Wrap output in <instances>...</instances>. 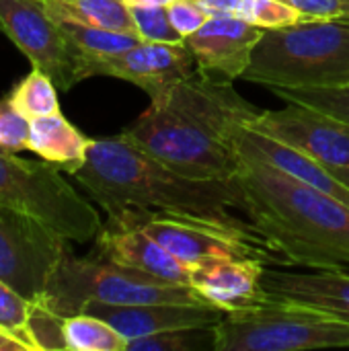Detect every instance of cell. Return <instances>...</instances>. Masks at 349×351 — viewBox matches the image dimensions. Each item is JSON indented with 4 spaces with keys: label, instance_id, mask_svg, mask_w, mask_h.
<instances>
[{
    "label": "cell",
    "instance_id": "6da1fadb",
    "mask_svg": "<svg viewBox=\"0 0 349 351\" xmlns=\"http://www.w3.org/2000/svg\"><path fill=\"white\" fill-rule=\"evenodd\" d=\"M70 177L105 210L111 224L140 226L150 218L165 216L206 222L265 241L251 222L232 214V208L241 212L245 208V195L234 177H187L130 142L123 134L93 138L84 162Z\"/></svg>",
    "mask_w": 349,
    "mask_h": 351
},
{
    "label": "cell",
    "instance_id": "7a4b0ae2",
    "mask_svg": "<svg viewBox=\"0 0 349 351\" xmlns=\"http://www.w3.org/2000/svg\"><path fill=\"white\" fill-rule=\"evenodd\" d=\"M232 82L200 70L150 99L148 109L121 134L193 179H232L241 167L239 132L259 113Z\"/></svg>",
    "mask_w": 349,
    "mask_h": 351
},
{
    "label": "cell",
    "instance_id": "3957f363",
    "mask_svg": "<svg viewBox=\"0 0 349 351\" xmlns=\"http://www.w3.org/2000/svg\"><path fill=\"white\" fill-rule=\"evenodd\" d=\"M234 179L245 195L243 212L286 265H349L348 204L249 156H241Z\"/></svg>",
    "mask_w": 349,
    "mask_h": 351
},
{
    "label": "cell",
    "instance_id": "277c9868",
    "mask_svg": "<svg viewBox=\"0 0 349 351\" xmlns=\"http://www.w3.org/2000/svg\"><path fill=\"white\" fill-rule=\"evenodd\" d=\"M245 80L272 88L349 84V19H306L265 29Z\"/></svg>",
    "mask_w": 349,
    "mask_h": 351
},
{
    "label": "cell",
    "instance_id": "5b68a950",
    "mask_svg": "<svg viewBox=\"0 0 349 351\" xmlns=\"http://www.w3.org/2000/svg\"><path fill=\"white\" fill-rule=\"evenodd\" d=\"M41 302L62 317H70L82 313L91 302L150 304L204 300L191 286L171 284L140 269L113 263L95 251L84 257H76L68 245Z\"/></svg>",
    "mask_w": 349,
    "mask_h": 351
},
{
    "label": "cell",
    "instance_id": "8992f818",
    "mask_svg": "<svg viewBox=\"0 0 349 351\" xmlns=\"http://www.w3.org/2000/svg\"><path fill=\"white\" fill-rule=\"evenodd\" d=\"M0 206L29 214L70 243H91L103 228L101 216L47 160H25L0 152Z\"/></svg>",
    "mask_w": 349,
    "mask_h": 351
},
{
    "label": "cell",
    "instance_id": "52a82bcc",
    "mask_svg": "<svg viewBox=\"0 0 349 351\" xmlns=\"http://www.w3.org/2000/svg\"><path fill=\"white\" fill-rule=\"evenodd\" d=\"M218 351H311L349 348V323L304 304L269 298L226 313L216 325Z\"/></svg>",
    "mask_w": 349,
    "mask_h": 351
},
{
    "label": "cell",
    "instance_id": "ba28073f",
    "mask_svg": "<svg viewBox=\"0 0 349 351\" xmlns=\"http://www.w3.org/2000/svg\"><path fill=\"white\" fill-rule=\"evenodd\" d=\"M70 241L37 218L0 206V280L27 300H41Z\"/></svg>",
    "mask_w": 349,
    "mask_h": 351
},
{
    "label": "cell",
    "instance_id": "9c48e42d",
    "mask_svg": "<svg viewBox=\"0 0 349 351\" xmlns=\"http://www.w3.org/2000/svg\"><path fill=\"white\" fill-rule=\"evenodd\" d=\"M0 31L27 56L31 66L49 74L60 90L82 82L78 56L43 0H0Z\"/></svg>",
    "mask_w": 349,
    "mask_h": 351
},
{
    "label": "cell",
    "instance_id": "30bf717a",
    "mask_svg": "<svg viewBox=\"0 0 349 351\" xmlns=\"http://www.w3.org/2000/svg\"><path fill=\"white\" fill-rule=\"evenodd\" d=\"M259 111L247 128L288 144L329 169H349V123L304 103Z\"/></svg>",
    "mask_w": 349,
    "mask_h": 351
},
{
    "label": "cell",
    "instance_id": "8fae6325",
    "mask_svg": "<svg viewBox=\"0 0 349 351\" xmlns=\"http://www.w3.org/2000/svg\"><path fill=\"white\" fill-rule=\"evenodd\" d=\"M140 228L189 267L210 257H239L257 259L265 265H286V259L265 241L249 239L214 224L156 216L142 222Z\"/></svg>",
    "mask_w": 349,
    "mask_h": 351
},
{
    "label": "cell",
    "instance_id": "7c38bea8",
    "mask_svg": "<svg viewBox=\"0 0 349 351\" xmlns=\"http://www.w3.org/2000/svg\"><path fill=\"white\" fill-rule=\"evenodd\" d=\"M197 72V64L183 43H154L140 41L134 47L105 58L84 64L82 80L91 76H111L119 80H128L142 88L150 99L167 93L171 86L181 80L193 76Z\"/></svg>",
    "mask_w": 349,
    "mask_h": 351
},
{
    "label": "cell",
    "instance_id": "4fadbf2b",
    "mask_svg": "<svg viewBox=\"0 0 349 351\" xmlns=\"http://www.w3.org/2000/svg\"><path fill=\"white\" fill-rule=\"evenodd\" d=\"M263 31L234 14H212L183 41L202 74L232 82L247 72Z\"/></svg>",
    "mask_w": 349,
    "mask_h": 351
},
{
    "label": "cell",
    "instance_id": "5bb4252c",
    "mask_svg": "<svg viewBox=\"0 0 349 351\" xmlns=\"http://www.w3.org/2000/svg\"><path fill=\"white\" fill-rule=\"evenodd\" d=\"M265 263L239 257H210L189 267V286L195 294L224 313L255 308L269 300L263 290Z\"/></svg>",
    "mask_w": 349,
    "mask_h": 351
},
{
    "label": "cell",
    "instance_id": "9a60e30c",
    "mask_svg": "<svg viewBox=\"0 0 349 351\" xmlns=\"http://www.w3.org/2000/svg\"><path fill=\"white\" fill-rule=\"evenodd\" d=\"M82 313L109 323L128 341L185 327L218 325L224 311L206 302H150V304H101L91 302Z\"/></svg>",
    "mask_w": 349,
    "mask_h": 351
},
{
    "label": "cell",
    "instance_id": "2e32d148",
    "mask_svg": "<svg viewBox=\"0 0 349 351\" xmlns=\"http://www.w3.org/2000/svg\"><path fill=\"white\" fill-rule=\"evenodd\" d=\"M93 243V251L113 263L140 269L171 284L189 286V265L179 261L140 226L107 222Z\"/></svg>",
    "mask_w": 349,
    "mask_h": 351
},
{
    "label": "cell",
    "instance_id": "e0dca14e",
    "mask_svg": "<svg viewBox=\"0 0 349 351\" xmlns=\"http://www.w3.org/2000/svg\"><path fill=\"white\" fill-rule=\"evenodd\" d=\"M261 284L269 298L304 304L349 323V274L341 269L296 274L265 265Z\"/></svg>",
    "mask_w": 349,
    "mask_h": 351
},
{
    "label": "cell",
    "instance_id": "ac0fdd59",
    "mask_svg": "<svg viewBox=\"0 0 349 351\" xmlns=\"http://www.w3.org/2000/svg\"><path fill=\"white\" fill-rule=\"evenodd\" d=\"M239 152L241 156H249L261 162H267L337 199H341L344 204L349 206V187L346 183H341L325 165H321L319 160H315L313 156L282 144L265 134H259L251 128H241L239 138Z\"/></svg>",
    "mask_w": 349,
    "mask_h": 351
},
{
    "label": "cell",
    "instance_id": "d6986e66",
    "mask_svg": "<svg viewBox=\"0 0 349 351\" xmlns=\"http://www.w3.org/2000/svg\"><path fill=\"white\" fill-rule=\"evenodd\" d=\"M93 138L72 125L62 111L29 119V152L58 165L64 173L78 169L88 152Z\"/></svg>",
    "mask_w": 349,
    "mask_h": 351
},
{
    "label": "cell",
    "instance_id": "ffe728a7",
    "mask_svg": "<svg viewBox=\"0 0 349 351\" xmlns=\"http://www.w3.org/2000/svg\"><path fill=\"white\" fill-rule=\"evenodd\" d=\"M43 6L56 21L136 33L132 8L123 0H43Z\"/></svg>",
    "mask_w": 349,
    "mask_h": 351
},
{
    "label": "cell",
    "instance_id": "44dd1931",
    "mask_svg": "<svg viewBox=\"0 0 349 351\" xmlns=\"http://www.w3.org/2000/svg\"><path fill=\"white\" fill-rule=\"evenodd\" d=\"M60 27L64 29L72 49L78 56V70H80V80H82V68L88 62L95 60H105L111 56H117L142 39L136 33H123V31H109V29H99V27H88L80 25L74 21H58Z\"/></svg>",
    "mask_w": 349,
    "mask_h": 351
},
{
    "label": "cell",
    "instance_id": "7402d4cb",
    "mask_svg": "<svg viewBox=\"0 0 349 351\" xmlns=\"http://www.w3.org/2000/svg\"><path fill=\"white\" fill-rule=\"evenodd\" d=\"M58 86L51 80L49 74L43 70L35 68L23 76L6 95V101L27 119L43 117L49 113L60 111V101H58Z\"/></svg>",
    "mask_w": 349,
    "mask_h": 351
},
{
    "label": "cell",
    "instance_id": "603a6c76",
    "mask_svg": "<svg viewBox=\"0 0 349 351\" xmlns=\"http://www.w3.org/2000/svg\"><path fill=\"white\" fill-rule=\"evenodd\" d=\"M68 351H125L128 339L103 319L78 313L64 319Z\"/></svg>",
    "mask_w": 349,
    "mask_h": 351
},
{
    "label": "cell",
    "instance_id": "cb8c5ba5",
    "mask_svg": "<svg viewBox=\"0 0 349 351\" xmlns=\"http://www.w3.org/2000/svg\"><path fill=\"white\" fill-rule=\"evenodd\" d=\"M125 351H218L216 325L185 327L130 339Z\"/></svg>",
    "mask_w": 349,
    "mask_h": 351
},
{
    "label": "cell",
    "instance_id": "d4e9b609",
    "mask_svg": "<svg viewBox=\"0 0 349 351\" xmlns=\"http://www.w3.org/2000/svg\"><path fill=\"white\" fill-rule=\"evenodd\" d=\"M64 319L60 313L49 308L45 302H31L27 331L33 337L39 351H68L64 335Z\"/></svg>",
    "mask_w": 349,
    "mask_h": 351
},
{
    "label": "cell",
    "instance_id": "484cf974",
    "mask_svg": "<svg viewBox=\"0 0 349 351\" xmlns=\"http://www.w3.org/2000/svg\"><path fill=\"white\" fill-rule=\"evenodd\" d=\"M234 16L263 29H280L309 19L284 0H241Z\"/></svg>",
    "mask_w": 349,
    "mask_h": 351
},
{
    "label": "cell",
    "instance_id": "4316f807",
    "mask_svg": "<svg viewBox=\"0 0 349 351\" xmlns=\"http://www.w3.org/2000/svg\"><path fill=\"white\" fill-rule=\"evenodd\" d=\"M284 101L304 103L349 123V84L327 88H272Z\"/></svg>",
    "mask_w": 349,
    "mask_h": 351
},
{
    "label": "cell",
    "instance_id": "83f0119b",
    "mask_svg": "<svg viewBox=\"0 0 349 351\" xmlns=\"http://www.w3.org/2000/svg\"><path fill=\"white\" fill-rule=\"evenodd\" d=\"M136 33L142 41L154 43H183V35L173 27L167 6H134L132 8Z\"/></svg>",
    "mask_w": 349,
    "mask_h": 351
},
{
    "label": "cell",
    "instance_id": "f1b7e54d",
    "mask_svg": "<svg viewBox=\"0 0 349 351\" xmlns=\"http://www.w3.org/2000/svg\"><path fill=\"white\" fill-rule=\"evenodd\" d=\"M29 148V119L23 117L6 97L0 99V152L19 154Z\"/></svg>",
    "mask_w": 349,
    "mask_h": 351
},
{
    "label": "cell",
    "instance_id": "f546056e",
    "mask_svg": "<svg viewBox=\"0 0 349 351\" xmlns=\"http://www.w3.org/2000/svg\"><path fill=\"white\" fill-rule=\"evenodd\" d=\"M29 313L31 300H27L0 280V325L10 329H27Z\"/></svg>",
    "mask_w": 349,
    "mask_h": 351
},
{
    "label": "cell",
    "instance_id": "4dcf8cb0",
    "mask_svg": "<svg viewBox=\"0 0 349 351\" xmlns=\"http://www.w3.org/2000/svg\"><path fill=\"white\" fill-rule=\"evenodd\" d=\"M167 10L173 27L183 35V39L195 33L210 19V12L202 8L195 0H175L173 4L167 6Z\"/></svg>",
    "mask_w": 349,
    "mask_h": 351
},
{
    "label": "cell",
    "instance_id": "1f68e13d",
    "mask_svg": "<svg viewBox=\"0 0 349 351\" xmlns=\"http://www.w3.org/2000/svg\"><path fill=\"white\" fill-rule=\"evenodd\" d=\"M309 19H349V0H284Z\"/></svg>",
    "mask_w": 349,
    "mask_h": 351
},
{
    "label": "cell",
    "instance_id": "d6a6232c",
    "mask_svg": "<svg viewBox=\"0 0 349 351\" xmlns=\"http://www.w3.org/2000/svg\"><path fill=\"white\" fill-rule=\"evenodd\" d=\"M0 351H39L27 329H10L0 325Z\"/></svg>",
    "mask_w": 349,
    "mask_h": 351
},
{
    "label": "cell",
    "instance_id": "836d02e7",
    "mask_svg": "<svg viewBox=\"0 0 349 351\" xmlns=\"http://www.w3.org/2000/svg\"><path fill=\"white\" fill-rule=\"evenodd\" d=\"M202 8L212 14H237L241 0H195Z\"/></svg>",
    "mask_w": 349,
    "mask_h": 351
},
{
    "label": "cell",
    "instance_id": "e575fe53",
    "mask_svg": "<svg viewBox=\"0 0 349 351\" xmlns=\"http://www.w3.org/2000/svg\"><path fill=\"white\" fill-rule=\"evenodd\" d=\"M130 8H134V6H144V8H148V6H169V4H173L175 0H123Z\"/></svg>",
    "mask_w": 349,
    "mask_h": 351
},
{
    "label": "cell",
    "instance_id": "d590c367",
    "mask_svg": "<svg viewBox=\"0 0 349 351\" xmlns=\"http://www.w3.org/2000/svg\"><path fill=\"white\" fill-rule=\"evenodd\" d=\"M327 169H329V167H327ZM329 171H331L341 183H346L349 187V169H329Z\"/></svg>",
    "mask_w": 349,
    "mask_h": 351
}]
</instances>
